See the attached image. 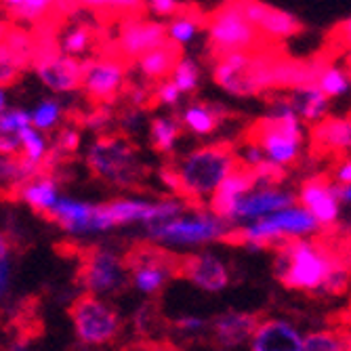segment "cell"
<instances>
[{
    "label": "cell",
    "instance_id": "8d00e7d4",
    "mask_svg": "<svg viewBox=\"0 0 351 351\" xmlns=\"http://www.w3.org/2000/svg\"><path fill=\"white\" fill-rule=\"evenodd\" d=\"M32 126V110L25 108H9L0 112V137H19L25 129Z\"/></svg>",
    "mask_w": 351,
    "mask_h": 351
},
{
    "label": "cell",
    "instance_id": "4dcf8cb0",
    "mask_svg": "<svg viewBox=\"0 0 351 351\" xmlns=\"http://www.w3.org/2000/svg\"><path fill=\"white\" fill-rule=\"evenodd\" d=\"M90 45H93V32L84 23L70 25L68 29H63L61 36H59L61 55H68V57H74V59L84 55L90 49Z\"/></svg>",
    "mask_w": 351,
    "mask_h": 351
},
{
    "label": "cell",
    "instance_id": "5b68a950",
    "mask_svg": "<svg viewBox=\"0 0 351 351\" xmlns=\"http://www.w3.org/2000/svg\"><path fill=\"white\" fill-rule=\"evenodd\" d=\"M206 34L215 61L234 53H254L263 40L259 29L246 19L242 3L219 5L206 19Z\"/></svg>",
    "mask_w": 351,
    "mask_h": 351
},
{
    "label": "cell",
    "instance_id": "e0dca14e",
    "mask_svg": "<svg viewBox=\"0 0 351 351\" xmlns=\"http://www.w3.org/2000/svg\"><path fill=\"white\" fill-rule=\"evenodd\" d=\"M299 204L309 210L320 226H332L341 210L339 185L324 177H311L299 187Z\"/></svg>",
    "mask_w": 351,
    "mask_h": 351
},
{
    "label": "cell",
    "instance_id": "ffe728a7",
    "mask_svg": "<svg viewBox=\"0 0 351 351\" xmlns=\"http://www.w3.org/2000/svg\"><path fill=\"white\" fill-rule=\"evenodd\" d=\"M289 206H295V196L291 191L280 189V187H257L250 191L248 196L242 198L234 213V223L236 221H261L274 213H280Z\"/></svg>",
    "mask_w": 351,
    "mask_h": 351
},
{
    "label": "cell",
    "instance_id": "484cf974",
    "mask_svg": "<svg viewBox=\"0 0 351 351\" xmlns=\"http://www.w3.org/2000/svg\"><path fill=\"white\" fill-rule=\"evenodd\" d=\"M179 59H181L179 47H175L173 43H167L160 49H156L147 53L145 57H141L137 61V70L147 80L162 82V80H169V76H173Z\"/></svg>",
    "mask_w": 351,
    "mask_h": 351
},
{
    "label": "cell",
    "instance_id": "7bdbcfd3",
    "mask_svg": "<svg viewBox=\"0 0 351 351\" xmlns=\"http://www.w3.org/2000/svg\"><path fill=\"white\" fill-rule=\"evenodd\" d=\"M112 122V112L110 106H97L93 112L84 116V126L88 131H106Z\"/></svg>",
    "mask_w": 351,
    "mask_h": 351
},
{
    "label": "cell",
    "instance_id": "7402d4cb",
    "mask_svg": "<svg viewBox=\"0 0 351 351\" xmlns=\"http://www.w3.org/2000/svg\"><path fill=\"white\" fill-rule=\"evenodd\" d=\"M38 78L45 86H49L55 93H72L76 88H82V76H84V61L57 55L45 61H38L34 66Z\"/></svg>",
    "mask_w": 351,
    "mask_h": 351
},
{
    "label": "cell",
    "instance_id": "30bf717a",
    "mask_svg": "<svg viewBox=\"0 0 351 351\" xmlns=\"http://www.w3.org/2000/svg\"><path fill=\"white\" fill-rule=\"evenodd\" d=\"M169 43V29L162 21L143 19V17H126L118 32V53L124 59L139 61L147 53L160 49Z\"/></svg>",
    "mask_w": 351,
    "mask_h": 351
},
{
    "label": "cell",
    "instance_id": "83f0119b",
    "mask_svg": "<svg viewBox=\"0 0 351 351\" xmlns=\"http://www.w3.org/2000/svg\"><path fill=\"white\" fill-rule=\"evenodd\" d=\"M226 116L221 108L208 104H191L181 114V124L194 135H210L219 129V124Z\"/></svg>",
    "mask_w": 351,
    "mask_h": 351
},
{
    "label": "cell",
    "instance_id": "4fadbf2b",
    "mask_svg": "<svg viewBox=\"0 0 351 351\" xmlns=\"http://www.w3.org/2000/svg\"><path fill=\"white\" fill-rule=\"evenodd\" d=\"M179 276L204 293H221L232 282L226 261L210 250L194 252L179 259Z\"/></svg>",
    "mask_w": 351,
    "mask_h": 351
},
{
    "label": "cell",
    "instance_id": "1f68e13d",
    "mask_svg": "<svg viewBox=\"0 0 351 351\" xmlns=\"http://www.w3.org/2000/svg\"><path fill=\"white\" fill-rule=\"evenodd\" d=\"M167 29H169V43L181 49L196 40L200 32V19H196V13H189L183 9L175 19L169 21Z\"/></svg>",
    "mask_w": 351,
    "mask_h": 351
},
{
    "label": "cell",
    "instance_id": "44dd1931",
    "mask_svg": "<svg viewBox=\"0 0 351 351\" xmlns=\"http://www.w3.org/2000/svg\"><path fill=\"white\" fill-rule=\"evenodd\" d=\"M257 187L259 185H257V179H254V173L250 169L240 167L215 191V196L208 200V208L213 215L234 223V213L238 204L242 202L244 196H248L250 191H254Z\"/></svg>",
    "mask_w": 351,
    "mask_h": 351
},
{
    "label": "cell",
    "instance_id": "ba28073f",
    "mask_svg": "<svg viewBox=\"0 0 351 351\" xmlns=\"http://www.w3.org/2000/svg\"><path fill=\"white\" fill-rule=\"evenodd\" d=\"M70 315L78 341L93 347L114 341L122 326L120 313L106 299L93 295L76 299V303L70 309Z\"/></svg>",
    "mask_w": 351,
    "mask_h": 351
},
{
    "label": "cell",
    "instance_id": "8fae6325",
    "mask_svg": "<svg viewBox=\"0 0 351 351\" xmlns=\"http://www.w3.org/2000/svg\"><path fill=\"white\" fill-rule=\"evenodd\" d=\"M124 86V66L116 57H97L84 61L82 90L97 106H110Z\"/></svg>",
    "mask_w": 351,
    "mask_h": 351
},
{
    "label": "cell",
    "instance_id": "2e32d148",
    "mask_svg": "<svg viewBox=\"0 0 351 351\" xmlns=\"http://www.w3.org/2000/svg\"><path fill=\"white\" fill-rule=\"evenodd\" d=\"M242 9L246 19L259 29L261 38L269 43H282L291 38L301 27L299 19L293 13L265 3H242Z\"/></svg>",
    "mask_w": 351,
    "mask_h": 351
},
{
    "label": "cell",
    "instance_id": "bcb514c9",
    "mask_svg": "<svg viewBox=\"0 0 351 351\" xmlns=\"http://www.w3.org/2000/svg\"><path fill=\"white\" fill-rule=\"evenodd\" d=\"M11 284V263H9V244L3 240L0 242V293L7 297Z\"/></svg>",
    "mask_w": 351,
    "mask_h": 351
},
{
    "label": "cell",
    "instance_id": "f5cc1de1",
    "mask_svg": "<svg viewBox=\"0 0 351 351\" xmlns=\"http://www.w3.org/2000/svg\"><path fill=\"white\" fill-rule=\"evenodd\" d=\"M339 198H341V202H351V185L339 187Z\"/></svg>",
    "mask_w": 351,
    "mask_h": 351
},
{
    "label": "cell",
    "instance_id": "c3c4849f",
    "mask_svg": "<svg viewBox=\"0 0 351 351\" xmlns=\"http://www.w3.org/2000/svg\"><path fill=\"white\" fill-rule=\"evenodd\" d=\"M335 183L339 187H347L351 185V156H347L345 160H341V165L335 171Z\"/></svg>",
    "mask_w": 351,
    "mask_h": 351
},
{
    "label": "cell",
    "instance_id": "9f6ffc18",
    "mask_svg": "<svg viewBox=\"0 0 351 351\" xmlns=\"http://www.w3.org/2000/svg\"><path fill=\"white\" fill-rule=\"evenodd\" d=\"M217 351H230V349H217Z\"/></svg>",
    "mask_w": 351,
    "mask_h": 351
},
{
    "label": "cell",
    "instance_id": "6da1fadb",
    "mask_svg": "<svg viewBox=\"0 0 351 351\" xmlns=\"http://www.w3.org/2000/svg\"><path fill=\"white\" fill-rule=\"evenodd\" d=\"M341 259L322 244L293 240L276 248L274 274L291 291L324 293V286Z\"/></svg>",
    "mask_w": 351,
    "mask_h": 351
},
{
    "label": "cell",
    "instance_id": "836d02e7",
    "mask_svg": "<svg viewBox=\"0 0 351 351\" xmlns=\"http://www.w3.org/2000/svg\"><path fill=\"white\" fill-rule=\"evenodd\" d=\"M315 86L320 88L328 99H335V97H343V95L349 93L351 78L345 70L332 66V63H326L324 70L320 72V78H317Z\"/></svg>",
    "mask_w": 351,
    "mask_h": 351
},
{
    "label": "cell",
    "instance_id": "60d3db41",
    "mask_svg": "<svg viewBox=\"0 0 351 351\" xmlns=\"http://www.w3.org/2000/svg\"><path fill=\"white\" fill-rule=\"evenodd\" d=\"M252 173H254V179H257L259 187H274V183L282 181V177H284V169L269 160H265L257 169H252Z\"/></svg>",
    "mask_w": 351,
    "mask_h": 351
},
{
    "label": "cell",
    "instance_id": "5bb4252c",
    "mask_svg": "<svg viewBox=\"0 0 351 351\" xmlns=\"http://www.w3.org/2000/svg\"><path fill=\"white\" fill-rule=\"evenodd\" d=\"M213 80L234 97H254L261 95L252 74V53H234L215 61Z\"/></svg>",
    "mask_w": 351,
    "mask_h": 351
},
{
    "label": "cell",
    "instance_id": "e575fe53",
    "mask_svg": "<svg viewBox=\"0 0 351 351\" xmlns=\"http://www.w3.org/2000/svg\"><path fill=\"white\" fill-rule=\"evenodd\" d=\"M303 351H349V343L337 330H315L305 335Z\"/></svg>",
    "mask_w": 351,
    "mask_h": 351
},
{
    "label": "cell",
    "instance_id": "ab89813d",
    "mask_svg": "<svg viewBox=\"0 0 351 351\" xmlns=\"http://www.w3.org/2000/svg\"><path fill=\"white\" fill-rule=\"evenodd\" d=\"M177 330L181 332V335H187V337H200V335H204L208 328H210V322L206 320V317H202V315H183V317H179L177 320Z\"/></svg>",
    "mask_w": 351,
    "mask_h": 351
},
{
    "label": "cell",
    "instance_id": "f1b7e54d",
    "mask_svg": "<svg viewBox=\"0 0 351 351\" xmlns=\"http://www.w3.org/2000/svg\"><path fill=\"white\" fill-rule=\"evenodd\" d=\"M3 9L11 19L19 23H43L55 9V3H49V0H7Z\"/></svg>",
    "mask_w": 351,
    "mask_h": 351
},
{
    "label": "cell",
    "instance_id": "b9f144b4",
    "mask_svg": "<svg viewBox=\"0 0 351 351\" xmlns=\"http://www.w3.org/2000/svg\"><path fill=\"white\" fill-rule=\"evenodd\" d=\"M181 90L177 88V84L169 78V80H162V82H158L156 88H154V97L158 104H162V106H177L181 101Z\"/></svg>",
    "mask_w": 351,
    "mask_h": 351
},
{
    "label": "cell",
    "instance_id": "ee69618b",
    "mask_svg": "<svg viewBox=\"0 0 351 351\" xmlns=\"http://www.w3.org/2000/svg\"><path fill=\"white\" fill-rule=\"evenodd\" d=\"M145 9H149V13L156 15V17H165V19L171 17V19H175L185 9V5L177 3V0H152V3L145 5Z\"/></svg>",
    "mask_w": 351,
    "mask_h": 351
},
{
    "label": "cell",
    "instance_id": "52a82bcc",
    "mask_svg": "<svg viewBox=\"0 0 351 351\" xmlns=\"http://www.w3.org/2000/svg\"><path fill=\"white\" fill-rule=\"evenodd\" d=\"M86 162L95 175L116 185H133L141 175V165L133 145L114 135L93 141L86 152Z\"/></svg>",
    "mask_w": 351,
    "mask_h": 351
},
{
    "label": "cell",
    "instance_id": "816d5d0a",
    "mask_svg": "<svg viewBox=\"0 0 351 351\" xmlns=\"http://www.w3.org/2000/svg\"><path fill=\"white\" fill-rule=\"evenodd\" d=\"M143 351H185V349H179V347H175L171 343H154V345H149Z\"/></svg>",
    "mask_w": 351,
    "mask_h": 351
},
{
    "label": "cell",
    "instance_id": "11a10c76",
    "mask_svg": "<svg viewBox=\"0 0 351 351\" xmlns=\"http://www.w3.org/2000/svg\"><path fill=\"white\" fill-rule=\"evenodd\" d=\"M347 68H349V70H351V51H349V53H347Z\"/></svg>",
    "mask_w": 351,
    "mask_h": 351
},
{
    "label": "cell",
    "instance_id": "f6af8a7d",
    "mask_svg": "<svg viewBox=\"0 0 351 351\" xmlns=\"http://www.w3.org/2000/svg\"><path fill=\"white\" fill-rule=\"evenodd\" d=\"M154 322H156V311H154V305L152 303H143L135 315H133V326L139 335H147L152 328H154Z\"/></svg>",
    "mask_w": 351,
    "mask_h": 351
},
{
    "label": "cell",
    "instance_id": "d590c367",
    "mask_svg": "<svg viewBox=\"0 0 351 351\" xmlns=\"http://www.w3.org/2000/svg\"><path fill=\"white\" fill-rule=\"evenodd\" d=\"M61 116H63L61 104L57 99H45L32 110V126L40 133L53 131L55 126L61 122Z\"/></svg>",
    "mask_w": 351,
    "mask_h": 351
},
{
    "label": "cell",
    "instance_id": "4316f807",
    "mask_svg": "<svg viewBox=\"0 0 351 351\" xmlns=\"http://www.w3.org/2000/svg\"><path fill=\"white\" fill-rule=\"evenodd\" d=\"M17 194L29 208H34L38 213H49V215L61 200L57 181L51 175H40L34 181L25 183L23 187L17 189Z\"/></svg>",
    "mask_w": 351,
    "mask_h": 351
},
{
    "label": "cell",
    "instance_id": "74e56055",
    "mask_svg": "<svg viewBox=\"0 0 351 351\" xmlns=\"http://www.w3.org/2000/svg\"><path fill=\"white\" fill-rule=\"evenodd\" d=\"M171 80L177 84V88L183 93V95H189L194 93L200 84V68L198 63L191 59V57H181L177 68L171 76Z\"/></svg>",
    "mask_w": 351,
    "mask_h": 351
},
{
    "label": "cell",
    "instance_id": "f546056e",
    "mask_svg": "<svg viewBox=\"0 0 351 351\" xmlns=\"http://www.w3.org/2000/svg\"><path fill=\"white\" fill-rule=\"evenodd\" d=\"M181 133V124L177 118L158 116L149 124V141L158 152H173Z\"/></svg>",
    "mask_w": 351,
    "mask_h": 351
},
{
    "label": "cell",
    "instance_id": "3957f363",
    "mask_svg": "<svg viewBox=\"0 0 351 351\" xmlns=\"http://www.w3.org/2000/svg\"><path fill=\"white\" fill-rule=\"evenodd\" d=\"M248 141L257 143L269 162L286 169L297 162L303 147V120L289 99L276 101L271 110L252 126Z\"/></svg>",
    "mask_w": 351,
    "mask_h": 351
},
{
    "label": "cell",
    "instance_id": "681fc988",
    "mask_svg": "<svg viewBox=\"0 0 351 351\" xmlns=\"http://www.w3.org/2000/svg\"><path fill=\"white\" fill-rule=\"evenodd\" d=\"M160 179H162V183L173 191V194H181V181H179V175H177L175 169H171V167L162 169V171H160Z\"/></svg>",
    "mask_w": 351,
    "mask_h": 351
},
{
    "label": "cell",
    "instance_id": "603a6c76",
    "mask_svg": "<svg viewBox=\"0 0 351 351\" xmlns=\"http://www.w3.org/2000/svg\"><path fill=\"white\" fill-rule=\"evenodd\" d=\"M311 141L317 149H326L332 154H349L351 152V118L328 116L326 120L313 126Z\"/></svg>",
    "mask_w": 351,
    "mask_h": 351
},
{
    "label": "cell",
    "instance_id": "8992f818",
    "mask_svg": "<svg viewBox=\"0 0 351 351\" xmlns=\"http://www.w3.org/2000/svg\"><path fill=\"white\" fill-rule=\"evenodd\" d=\"M234 223L221 219L213 213H196L187 217H175L171 221L147 228V238L167 248L204 246L210 242L232 238Z\"/></svg>",
    "mask_w": 351,
    "mask_h": 351
},
{
    "label": "cell",
    "instance_id": "9c48e42d",
    "mask_svg": "<svg viewBox=\"0 0 351 351\" xmlns=\"http://www.w3.org/2000/svg\"><path fill=\"white\" fill-rule=\"evenodd\" d=\"M80 282L86 295L104 299L122 291L131 282V269L118 252L110 248H93L80 265Z\"/></svg>",
    "mask_w": 351,
    "mask_h": 351
},
{
    "label": "cell",
    "instance_id": "9a60e30c",
    "mask_svg": "<svg viewBox=\"0 0 351 351\" xmlns=\"http://www.w3.org/2000/svg\"><path fill=\"white\" fill-rule=\"evenodd\" d=\"M131 284L141 295H158L165 286L179 276V261H171L160 252H139V257L129 265Z\"/></svg>",
    "mask_w": 351,
    "mask_h": 351
},
{
    "label": "cell",
    "instance_id": "f907efd6",
    "mask_svg": "<svg viewBox=\"0 0 351 351\" xmlns=\"http://www.w3.org/2000/svg\"><path fill=\"white\" fill-rule=\"evenodd\" d=\"M147 99H149V93H147L145 88L135 86V88L131 90V104H133V106L141 108V106H145V101H147Z\"/></svg>",
    "mask_w": 351,
    "mask_h": 351
},
{
    "label": "cell",
    "instance_id": "7dc6e473",
    "mask_svg": "<svg viewBox=\"0 0 351 351\" xmlns=\"http://www.w3.org/2000/svg\"><path fill=\"white\" fill-rule=\"evenodd\" d=\"M332 36H335V40H337L339 45H343V47H347V49L351 51V17H347L345 21H341V23L335 27Z\"/></svg>",
    "mask_w": 351,
    "mask_h": 351
},
{
    "label": "cell",
    "instance_id": "ac0fdd59",
    "mask_svg": "<svg viewBox=\"0 0 351 351\" xmlns=\"http://www.w3.org/2000/svg\"><path fill=\"white\" fill-rule=\"evenodd\" d=\"M261 320L250 311H223L210 320V335L219 349H236L244 343H250L252 335L257 332Z\"/></svg>",
    "mask_w": 351,
    "mask_h": 351
},
{
    "label": "cell",
    "instance_id": "7a4b0ae2",
    "mask_svg": "<svg viewBox=\"0 0 351 351\" xmlns=\"http://www.w3.org/2000/svg\"><path fill=\"white\" fill-rule=\"evenodd\" d=\"M240 165V156L226 143H210L187 152L175 169L181 181V196L189 200L213 198Z\"/></svg>",
    "mask_w": 351,
    "mask_h": 351
},
{
    "label": "cell",
    "instance_id": "d6986e66",
    "mask_svg": "<svg viewBox=\"0 0 351 351\" xmlns=\"http://www.w3.org/2000/svg\"><path fill=\"white\" fill-rule=\"evenodd\" d=\"M303 332L284 317H267L261 320L257 332L252 335L250 351H303Z\"/></svg>",
    "mask_w": 351,
    "mask_h": 351
},
{
    "label": "cell",
    "instance_id": "f35d334b",
    "mask_svg": "<svg viewBox=\"0 0 351 351\" xmlns=\"http://www.w3.org/2000/svg\"><path fill=\"white\" fill-rule=\"evenodd\" d=\"M80 147V133L76 129H63L57 135L55 147L51 149V158H59V156H68L74 154Z\"/></svg>",
    "mask_w": 351,
    "mask_h": 351
},
{
    "label": "cell",
    "instance_id": "7c38bea8",
    "mask_svg": "<svg viewBox=\"0 0 351 351\" xmlns=\"http://www.w3.org/2000/svg\"><path fill=\"white\" fill-rule=\"evenodd\" d=\"M49 217L59 223L63 232L72 236H90L112 230L101 204H88L68 196H61V200L57 202Z\"/></svg>",
    "mask_w": 351,
    "mask_h": 351
},
{
    "label": "cell",
    "instance_id": "db71d44e",
    "mask_svg": "<svg viewBox=\"0 0 351 351\" xmlns=\"http://www.w3.org/2000/svg\"><path fill=\"white\" fill-rule=\"evenodd\" d=\"M7 351H29V347H27L25 343H21V341H15Z\"/></svg>",
    "mask_w": 351,
    "mask_h": 351
},
{
    "label": "cell",
    "instance_id": "cb8c5ba5",
    "mask_svg": "<svg viewBox=\"0 0 351 351\" xmlns=\"http://www.w3.org/2000/svg\"><path fill=\"white\" fill-rule=\"evenodd\" d=\"M293 110L297 112V116L303 122L309 124H320L322 120L328 118V106L330 99L326 95L317 88L315 84L311 86H301L297 90H291V97H289Z\"/></svg>",
    "mask_w": 351,
    "mask_h": 351
},
{
    "label": "cell",
    "instance_id": "d4e9b609",
    "mask_svg": "<svg viewBox=\"0 0 351 351\" xmlns=\"http://www.w3.org/2000/svg\"><path fill=\"white\" fill-rule=\"evenodd\" d=\"M34 55H36V36L34 34H29L27 29H21V27H13V29L5 32L0 59L13 63V66L21 72L34 63Z\"/></svg>",
    "mask_w": 351,
    "mask_h": 351
},
{
    "label": "cell",
    "instance_id": "d6a6232c",
    "mask_svg": "<svg viewBox=\"0 0 351 351\" xmlns=\"http://www.w3.org/2000/svg\"><path fill=\"white\" fill-rule=\"evenodd\" d=\"M19 145H21V156L25 158V160L40 165V167H47L53 147H49L47 137L40 131H36L34 126H29V129L19 133Z\"/></svg>",
    "mask_w": 351,
    "mask_h": 351
},
{
    "label": "cell",
    "instance_id": "277c9868",
    "mask_svg": "<svg viewBox=\"0 0 351 351\" xmlns=\"http://www.w3.org/2000/svg\"><path fill=\"white\" fill-rule=\"evenodd\" d=\"M317 228H320V223L315 221V217L301 204H295L261 221L246 223L238 232L236 240L254 250L267 246L280 248L286 242L305 240V236H311L313 232H317Z\"/></svg>",
    "mask_w": 351,
    "mask_h": 351
}]
</instances>
